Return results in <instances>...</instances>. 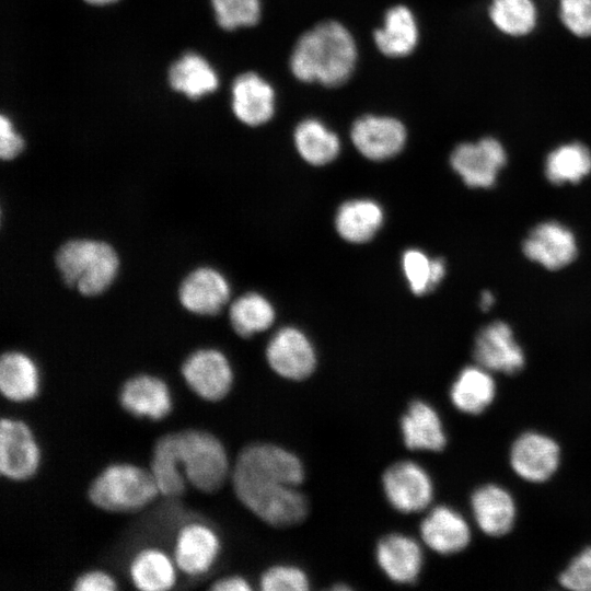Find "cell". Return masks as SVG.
<instances>
[{"mask_svg": "<svg viewBox=\"0 0 591 591\" xmlns=\"http://www.w3.org/2000/svg\"><path fill=\"white\" fill-rule=\"evenodd\" d=\"M544 169L553 184L578 183L591 173V151L581 142L561 144L548 153Z\"/></svg>", "mask_w": 591, "mask_h": 591, "instance_id": "obj_31", "label": "cell"}, {"mask_svg": "<svg viewBox=\"0 0 591 591\" xmlns=\"http://www.w3.org/2000/svg\"><path fill=\"white\" fill-rule=\"evenodd\" d=\"M84 1L91 4H107V3H113L117 0H84Z\"/></svg>", "mask_w": 591, "mask_h": 591, "instance_id": "obj_43", "label": "cell"}, {"mask_svg": "<svg viewBox=\"0 0 591 591\" xmlns=\"http://www.w3.org/2000/svg\"><path fill=\"white\" fill-rule=\"evenodd\" d=\"M351 140L367 159L382 161L396 155L406 142L405 126L390 116L364 115L351 127Z\"/></svg>", "mask_w": 591, "mask_h": 591, "instance_id": "obj_13", "label": "cell"}, {"mask_svg": "<svg viewBox=\"0 0 591 591\" xmlns=\"http://www.w3.org/2000/svg\"><path fill=\"white\" fill-rule=\"evenodd\" d=\"M188 389L207 402H219L231 391L233 370L228 358L218 349L199 348L189 354L181 367Z\"/></svg>", "mask_w": 591, "mask_h": 591, "instance_id": "obj_8", "label": "cell"}, {"mask_svg": "<svg viewBox=\"0 0 591 591\" xmlns=\"http://www.w3.org/2000/svg\"><path fill=\"white\" fill-rule=\"evenodd\" d=\"M559 18L573 36L591 37V0H559Z\"/></svg>", "mask_w": 591, "mask_h": 591, "instance_id": "obj_37", "label": "cell"}, {"mask_svg": "<svg viewBox=\"0 0 591 591\" xmlns=\"http://www.w3.org/2000/svg\"><path fill=\"white\" fill-rule=\"evenodd\" d=\"M422 541L432 551L451 555L466 548L471 542V529L466 520L447 506L432 509L420 525Z\"/></svg>", "mask_w": 591, "mask_h": 591, "instance_id": "obj_21", "label": "cell"}, {"mask_svg": "<svg viewBox=\"0 0 591 591\" xmlns=\"http://www.w3.org/2000/svg\"><path fill=\"white\" fill-rule=\"evenodd\" d=\"M117 588L115 577L103 569H90L82 572L72 586L76 591H114Z\"/></svg>", "mask_w": 591, "mask_h": 591, "instance_id": "obj_39", "label": "cell"}, {"mask_svg": "<svg viewBox=\"0 0 591 591\" xmlns=\"http://www.w3.org/2000/svg\"><path fill=\"white\" fill-rule=\"evenodd\" d=\"M178 456L185 478L202 493H215L231 476L227 450L211 432L185 429L175 432Z\"/></svg>", "mask_w": 591, "mask_h": 591, "instance_id": "obj_5", "label": "cell"}, {"mask_svg": "<svg viewBox=\"0 0 591 591\" xmlns=\"http://www.w3.org/2000/svg\"><path fill=\"white\" fill-rule=\"evenodd\" d=\"M210 589L215 591H248L252 588L248 581L241 576H225L213 581Z\"/></svg>", "mask_w": 591, "mask_h": 591, "instance_id": "obj_41", "label": "cell"}, {"mask_svg": "<svg viewBox=\"0 0 591 591\" xmlns=\"http://www.w3.org/2000/svg\"><path fill=\"white\" fill-rule=\"evenodd\" d=\"M178 568L173 555L158 546H144L131 556L127 573L141 591H165L177 582Z\"/></svg>", "mask_w": 591, "mask_h": 591, "instance_id": "obj_20", "label": "cell"}, {"mask_svg": "<svg viewBox=\"0 0 591 591\" xmlns=\"http://www.w3.org/2000/svg\"><path fill=\"white\" fill-rule=\"evenodd\" d=\"M24 148L23 138L13 129L11 121L4 116H0V157L2 160H12L18 157Z\"/></svg>", "mask_w": 591, "mask_h": 591, "instance_id": "obj_40", "label": "cell"}, {"mask_svg": "<svg viewBox=\"0 0 591 591\" xmlns=\"http://www.w3.org/2000/svg\"><path fill=\"white\" fill-rule=\"evenodd\" d=\"M403 269L412 291L424 294L436 288L445 274L442 258L430 259L418 250H408L403 255Z\"/></svg>", "mask_w": 591, "mask_h": 591, "instance_id": "obj_34", "label": "cell"}, {"mask_svg": "<svg viewBox=\"0 0 591 591\" xmlns=\"http://www.w3.org/2000/svg\"><path fill=\"white\" fill-rule=\"evenodd\" d=\"M509 461L513 472L522 479L543 483L558 470L560 448L549 436L526 431L513 441Z\"/></svg>", "mask_w": 591, "mask_h": 591, "instance_id": "obj_10", "label": "cell"}, {"mask_svg": "<svg viewBox=\"0 0 591 591\" xmlns=\"http://www.w3.org/2000/svg\"><path fill=\"white\" fill-rule=\"evenodd\" d=\"M118 401L128 414L153 421L164 419L173 409L167 383L148 373L129 378L119 390Z\"/></svg>", "mask_w": 591, "mask_h": 591, "instance_id": "obj_15", "label": "cell"}, {"mask_svg": "<svg viewBox=\"0 0 591 591\" xmlns=\"http://www.w3.org/2000/svg\"><path fill=\"white\" fill-rule=\"evenodd\" d=\"M522 250L529 259L551 270L569 265L578 252L573 233L556 221L534 227L523 241Z\"/></svg>", "mask_w": 591, "mask_h": 591, "instance_id": "obj_17", "label": "cell"}, {"mask_svg": "<svg viewBox=\"0 0 591 591\" xmlns=\"http://www.w3.org/2000/svg\"><path fill=\"white\" fill-rule=\"evenodd\" d=\"M159 495L149 468L128 462L105 466L88 490V497L95 507L118 513L141 510Z\"/></svg>", "mask_w": 591, "mask_h": 591, "instance_id": "obj_4", "label": "cell"}, {"mask_svg": "<svg viewBox=\"0 0 591 591\" xmlns=\"http://www.w3.org/2000/svg\"><path fill=\"white\" fill-rule=\"evenodd\" d=\"M382 222V208L369 199H355L343 204L335 219L338 234L351 243L368 242Z\"/></svg>", "mask_w": 591, "mask_h": 591, "instance_id": "obj_28", "label": "cell"}, {"mask_svg": "<svg viewBox=\"0 0 591 591\" xmlns=\"http://www.w3.org/2000/svg\"><path fill=\"white\" fill-rule=\"evenodd\" d=\"M475 522L489 536H501L511 531L517 518L512 495L503 487L487 484L477 488L471 497Z\"/></svg>", "mask_w": 591, "mask_h": 591, "instance_id": "obj_19", "label": "cell"}, {"mask_svg": "<svg viewBox=\"0 0 591 591\" xmlns=\"http://www.w3.org/2000/svg\"><path fill=\"white\" fill-rule=\"evenodd\" d=\"M266 358L276 373L290 380L308 378L316 362L312 344L294 327H285L273 336L266 348Z\"/></svg>", "mask_w": 591, "mask_h": 591, "instance_id": "obj_16", "label": "cell"}, {"mask_svg": "<svg viewBox=\"0 0 591 591\" xmlns=\"http://www.w3.org/2000/svg\"><path fill=\"white\" fill-rule=\"evenodd\" d=\"M172 89L196 100L218 88V77L211 66L195 53L184 54L169 70Z\"/></svg>", "mask_w": 591, "mask_h": 591, "instance_id": "obj_30", "label": "cell"}, {"mask_svg": "<svg viewBox=\"0 0 591 591\" xmlns=\"http://www.w3.org/2000/svg\"><path fill=\"white\" fill-rule=\"evenodd\" d=\"M229 316L234 332L242 337H250L274 323L275 311L263 296L250 292L233 301Z\"/></svg>", "mask_w": 591, "mask_h": 591, "instance_id": "obj_33", "label": "cell"}, {"mask_svg": "<svg viewBox=\"0 0 591 591\" xmlns=\"http://www.w3.org/2000/svg\"><path fill=\"white\" fill-rule=\"evenodd\" d=\"M373 39L378 49L387 57L412 54L419 40V28L412 10L404 4L390 8L382 26L373 32Z\"/></svg>", "mask_w": 591, "mask_h": 591, "instance_id": "obj_24", "label": "cell"}, {"mask_svg": "<svg viewBox=\"0 0 591 591\" xmlns=\"http://www.w3.org/2000/svg\"><path fill=\"white\" fill-rule=\"evenodd\" d=\"M357 45L351 33L337 21H324L304 32L289 60L292 74L300 81L324 86L344 84L357 63Z\"/></svg>", "mask_w": 591, "mask_h": 591, "instance_id": "obj_2", "label": "cell"}, {"mask_svg": "<svg viewBox=\"0 0 591 591\" xmlns=\"http://www.w3.org/2000/svg\"><path fill=\"white\" fill-rule=\"evenodd\" d=\"M221 538L207 522L189 520L182 523L174 536L172 555L179 572L198 577L208 572L221 552Z\"/></svg>", "mask_w": 591, "mask_h": 591, "instance_id": "obj_7", "label": "cell"}, {"mask_svg": "<svg viewBox=\"0 0 591 591\" xmlns=\"http://www.w3.org/2000/svg\"><path fill=\"white\" fill-rule=\"evenodd\" d=\"M303 478L300 460L293 453L268 443L245 447L231 471L237 499L274 526L294 525L306 517V499L297 488Z\"/></svg>", "mask_w": 591, "mask_h": 591, "instance_id": "obj_1", "label": "cell"}, {"mask_svg": "<svg viewBox=\"0 0 591 591\" xmlns=\"http://www.w3.org/2000/svg\"><path fill=\"white\" fill-rule=\"evenodd\" d=\"M488 16L497 31L509 37H524L537 24L533 0H490Z\"/></svg>", "mask_w": 591, "mask_h": 591, "instance_id": "obj_32", "label": "cell"}, {"mask_svg": "<svg viewBox=\"0 0 591 591\" xmlns=\"http://www.w3.org/2000/svg\"><path fill=\"white\" fill-rule=\"evenodd\" d=\"M406 447L410 450L441 451L445 432L436 409L422 401L413 402L401 421Z\"/></svg>", "mask_w": 591, "mask_h": 591, "instance_id": "obj_25", "label": "cell"}, {"mask_svg": "<svg viewBox=\"0 0 591 591\" xmlns=\"http://www.w3.org/2000/svg\"><path fill=\"white\" fill-rule=\"evenodd\" d=\"M376 559L390 579L398 583H413L421 570L422 552L414 538L394 533L379 542Z\"/></svg>", "mask_w": 591, "mask_h": 591, "instance_id": "obj_23", "label": "cell"}, {"mask_svg": "<svg viewBox=\"0 0 591 591\" xmlns=\"http://www.w3.org/2000/svg\"><path fill=\"white\" fill-rule=\"evenodd\" d=\"M473 356L490 372L514 374L524 367V354L511 327L501 321L484 326L476 335Z\"/></svg>", "mask_w": 591, "mask_h": 591, "instance_id": "obj_12", "label": "cell"}, {"mask_svg": "<svg viewBox=\"0 0 591 591\" xmlns=\"http://www.w3.org/2000/svg\"><path fill=\"white\" fill-rule=\"evenodd\" d=\"M495 302L494 294L490 291H483L479 299V306L482 310H489Z\"/></svg>", "mask_w": 591, "mask_h": 591, "instance_id": "obj_42", "label": "cell"}, {"mask_svg": "<svg viewBox=\"0 0 591 591\" xmlns=\"http://www.w3.org/2000/svg\"><path fill=\"white\" fill-rule=\"evenodd\" d=\"M385 496L398 511L410 513L424 510L433 497V485L427 472L412 461L391 465L382 477Z\"/></svg>", "mask_w": 591, "mask_h": 591, "instance_id": "obj_11", "label": "cell"}, {"mask_svg": "<svg viewBox=\"0 0 591 591\" xmlns=\"http://www.w3.org/2000/svg\"><path fill=\"white\" fill-rule=\"evenodd\" d=\"M232 111L236 118L248 126H259L270 120L275 113V90L255 72H245L232 84Z\"/></svg>", "mask_w": 591, "mask_h": 591, "instance_id": "obj_18", "label": "cell"}, {"mask_svg": "<svg viewBox=\"0 0 591 591\" xmlns=\"http://www.w3.org/2000/svg\"><path fill=\"white\" fill-rule=\"evenodd\" d=\"M260 588L265 591H304L309 589L305 573L287 565L274 566L267 569L260 578Z\"/></svg>", "mask_w": 591, "mask_h": 591, "instance_id": "obj_36", "label": "cell"}, {"mask_svg": "<svg viewBox=\"0 0 591 591\" xmlns=\"http://www.w3.org/2000/svg\"><path fill=\"white\" fill-rule=\"evenodd\" d=\"M496 396V383L490 371L476 364L464 368L454 380L450 398L462 413L478 415L487 409Z\"/></svg>", "mask_w": 591, "mask_h": 591, "instance_id": "obj_26", "label": "cell"}, {"mask_svg": "<svg viewBox=\"0 0 591 591\" xmlns=\"http://www.w3.org/2000/svg\"><path fill=\"white\" fill-rule=\"evenodd\" d=\"M218 24L228 31L252 26L260 18V0H211Z\"/></svg>", "mask_w": 591, "mask_h": 591, "instance_id": "obj_35", "label": "cell"}, {"mask_svg": "<svg viewBox=\"0 0 591 591\" xmlns=\"http://www.w3.org/2000/svg\"><path fill=\"white\" fill-rule=\"evenodd\" d=\"M149 471L160 495L176 498L185 493L188 483L178 456L175 432L165 433L155 441Z\"/></svg>", "mask_w": 591, "mask_h": 591, "instance_id": "obj_27", "label": "cell"}, {"mask_svg": "<svg viewBox=\"0 0 591 591\" xmlns=\"http://www.w3.org/2000/svg\"><path fill=\"white\" fill-rule=\"evenodd\" d=\"M506 162V150L494 137L460 143L450 155V164L463 182L478 188L491 187Z\"/></svg>", "mask_w": 591, "mask_h": 591, "instance_id": "obj_9", "label": "cell"}, {"mask_svg": "<svg viewBox=\"0 0 591 591\" xmlns=\"http://www.w3.org/2000/svg\"><path fill=\"white\" fill-rule=\"evenodd\" d=\"M230 285L217 269L200 266L186 275L178 287V301L196 315L218 314L230 298Z\"/></svg>", "mask_w": 591, "mask_h": 591, "instance_id": "obj_14", "label": "cell"}, {"mask_svg": "<svg viewBox=\"0 0 591 591\" xmlns=\"http://www.w3.org/2000/svg\"><path fill=\"white\" fill-rule=\"evenodd\" d=\"M55 263L63 282L86 297L103 293L119 270L115 248L93 239L67 241L57 251Z\"/></svg>", "mask_w": 591, "mask_h": 591, "instance_id": "obj_3", "label": "cell"}, {"mask_svg": "<svg viewBox=\"0 0 591 591\" xmlns=\"http://www.w3.org/2000/svg\"><path fill=\"white\" fill-rule=\"evenodd\" d=\"M42 453L31 427L23 420L3 417L0 422V473L13 482L32 478L38 471Z\"/></svg>", "mask_w": 591, "mask_h": 591, "instance_id": "obj_6", "label": "cell"}, {"mask_svg": "<svg viewBox=\"0 0 591 591\" xmlns=\"http://www.w3.org/2000/svg\"><path fill=\"white\" fill-rule=\"evenodd\" d=\"M40 373L35 360L19 350H9L0 359V392L12 403H27L39 393Z\"/></svg>", "mask_w": 591, "mask_h": 591, "instance_id": "obj_22", "label": "cell"}, {"mask_svg": "<svg viewBox=\"0 0 591 591\" xmlns=\"http://www.w3.org/2000/svg\"><path fill=\"white\" fill-rule=\"evenodd\" d=\"M294 144L304 161L324 165L338 155V136L316 118H306L298 124L293 134Z\"/></svg>", "mask_w": 591, "mask_h": 591, "instance_id": "obj_29", "label": "cell"}, {"mask_svg": "<svg viewBox=\"0 0 591 591\" xmlns=\"http://www.w3.org/2000/svg\"><path fill=\"white\" fill-rule=\"evenodd\" d=\"M561 587L572 591H591V547L579 553L559 575Z\"/></svg>", "mask_w": 591, "mask_h": 591, "instance_id": "obj_38", "label": "cell"}]
</instances>
